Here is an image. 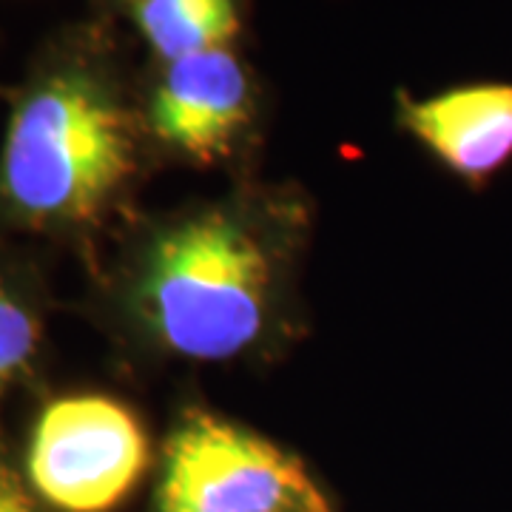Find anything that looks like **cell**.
Masks as SVG:
<instances>
[{
	"instance_id": "cell-1",
	"label": "cell",
	"mask_w": 512,
	"mask_h": 512,
	"mask_svg": "<svg viewBox=\"0 0 512 512\" xmlns=\"http://www.w3.org/2000/svg\"><path fill=\"white\" fill-rule=\"evenodd\" d=\"M140 128L111 35L77 26L43 49L15 97L0 197L29 225L94 222L137 171Z\"/></svg>"
},
{
	"instance_id": "cell-2",
	"label": "cell",
	"mask_w": 512,
	"mask_h": 512,
	"mask_svg": "<svg viewBox=\"0 0 512 512\" xmlns=\"http://www.w3.org/2000/svg\"><path fill=\"white\" fill-rule=\"evenodd\" d=\"M271 259L245 222L205 211L148 245L134 302L168 350L222 362L251 348L268 319Z\"/></svg>"
},
{
	"instance_id": "cell-3",
	"label": "cell",
	"mask_w": 512,
	"mask_h": 512,
	"mask_svg": "<svg viewBox=\"0 0 512 512\" xmlns=\"http://www.w3.org/2000/svg\"><path fill=\"white\" fill-rule=\"evenodd\" d=\"M160 512H325L302 464L214 416H188L165 450Z\"/></svg>"
},
{
	"instance_id": "cell-4",
	"label": "cell",
	"mask_w": 512,
	"mask_h": 512,
	"mask_svg": "<svg viewBox=\"0 0 512 512\" xmlns=\"http://www.w3.org/2000/svg\"><path fill=\"white\" fill-rule=\"evenodd\" d=\"M148 439L137 416L106 396L52 402L35 424L29 478L63 512H109L140 481Z\"/></svg>"
},
{
	"instance_id": "cell-5",
	"label": "cell",
	"mask_w": 512,
	"mask_h": 512,
	"mask_svg": "<svg viewBox=\"0 0 512 512\" xmlns=\"http://www.w3.org/2000/svg\"><path fill=\"white\" fill-rule=\"evenodd\" d=\"M143 128L194 165H217L237 151L259 117V83L234 46L154 63Z\"/></svg>"
},
{
	"instance_id": "cell-6",
	"label": "cell",
	"mask_w": 512,
	"mask_h": 512,
	"mask_svg": "<svg viewBox=\"0 0 512 512\" xmlns=\"http://www.w3.org/2000/svg\"><path fill=\"white\" fill-rule=\"evenodd\" d=\"M399 120L464 183H490L512 163V83H467L424 100L399 94Z\"/></svg>"
},
{
	"instance_id": "cell-7",
	"label": "cell",
	"mask_w": 512,
	"mask_h": 512,
	"mask_svg": "<svg viewBox=\"0 0 512 512\" xmlns=\"http://www.w3.org/2000/svg\"><path fill=\"white\" fill-rule=\"evenodd\" d=\"M134 26L154 63L234 46L245 26V0H97Z\"/></svg>"
},
{
	"instance_id": "cell-8",
	"label": "cell",
	"mask_w": 512,
	"mask_h": 512,
	"mask_svg": "<svg viewBox=\"0 0 512 512\" xmlns=\"http://www.w3.org/2000/svg\"><path fill=\"white\" fill-rule=\"evenodd\" d=\"M37 339L40 330L32 308L0 282V396L29 370Z\"/></svg>"
},
{
	"instance_id": "cell-9",
	"label": "cell",
	"mask_w": 512,
	"mask_h": 512,
	"mask_svg": "<svg viewBox=\"0 0 512 512\" xmlns=\"http://www.w3.org/2000/svg\"><path fill=\"white\" fill-rule=\"evenodd\" d=\"M0 512H37L18 487V481L3 470H0Z\"/></svg>"
}]
</instances>
